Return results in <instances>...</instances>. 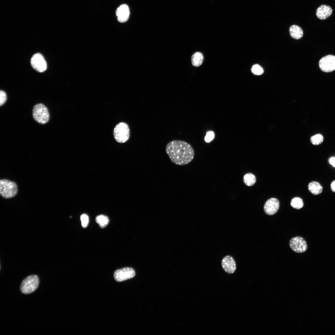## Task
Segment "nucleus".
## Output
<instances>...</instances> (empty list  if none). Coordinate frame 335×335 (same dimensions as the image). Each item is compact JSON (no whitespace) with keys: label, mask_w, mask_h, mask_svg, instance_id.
I'll list each match as a JSON object with an SVG mask.
<instances>
[{"label":"nucleus","mask_w":335,"mask_h":335,"mask_svg":"<svg viewBox=\"0 0 335 335\" xmlns=\"http://www.w3.org/2000/svg\"><path fill=\"white\" fill-rule=\"evenodd\" d=\"M166 151L171 161L178 165H183L190 163L193 159L194 151L187 142L174 140L169 142L166 146Z\"/></svg>","instance_id":"1"},{"label":"nucleus","mask_w":335,"mask_h":335,"mask_svg":"<svg viewBox=\"0 0 335 335\" xmlns=\"http://www.w3.org/2000/svg\"><path fill=\"white\" fill-rule=\"evenodd\" d=\"M18 192L16 184L6 179L0 181V193L1 196L6 199H9L15 197Z\"/></svg>","instance_id":"2"},{"label":"nucleus","mask_w":335,"mask_h":335,"mask_svg":"<svg viewBox=\"0 0 335 335\" xmlns=\"http://www.w3.org/2000/svg\"><path fill=\"white\" fill-rule=\"evenodd\" d=\"M39 284V279L38 276L31 275L26 278L22 281L20 289L23 293L29 294L34 291L38 288Z\"/></svg>","instance_id":"3"},{"label":"nucleus","mask_w":335,"mask_h":335,"mask_svg":"<svg viewBox=\"0 0 335 335\" xmlns=\"http://www.w3.org/2000/svg\"><path fill=\"white\" fill-rule=\"evenodd\" d=\"M33 116L34 119L42 124L47 123L49 119V114L47 107L42 104L35 105L33 109Z\"/></svg>","instance_id":"4"},{"label":"nucleus","mask_w":335,"mask_h":335,"mask_svg":"<svg viewBox=\"0 0 335 335\" xmlns=\"http://www.w3.org/2000/svg\"><path fill=\"white\" fill-rule=\"evenodd\" d=\"M114 134L118 142L120 143L126 142L130 137V129L128 125L125 123H119L114 128Z\"/></svg>","instance_id":"5"},{"label":"nucleus","mask_w":335,"mask_h":335,"mask_svg":"<svg viewBox=\"0 0 335 335\" xmlns=\"http://www.w3.org/2000/svg\"><path fill=\"white\" fill-rule=\"evenodd\" d=\"M319 66L321 70L325 72H331L335 70V56H326L320 60Z\"/></svg>","instance_id":"6"},{"label":"nucleus","mask_w":335,"mask_h":335,"mask_svg":"<svg viewBox=\"0 0 335 335\" xmlns=\"http://www.w3.org/2000/svg\"><path fill=\"white\" fill-rule=\"evenodd\" d=\"M289 246L294 252L297 253L304 252L307 249L306 241L300 236L292 238L289 241Z\"/></svg>","instance_id":"7"},{"label":"nucleus","mask_w":335,"mask_h":335,"mask_svg":"<svg viewBox=\"0 0 335 335\" xmlns=\"http://www.w3.org/2000/svg\"><path fill=\"white\" fill-rule=\"evenodd\" d=\"M114 275L116 281L120 282L133 278L135 275V272L133 268L127 267L117 270Z\"/></svg>","instance_id":"8"},{"label":"nucleus","mask_w":335,"mask_h":335,"mask_svg":"<svg viewBox=\"0 0 335 335\" xmlns=\"http://www.w3.org/2000/svg\"><path fill=\"white\" fill-rule=\"evenodd\" d=\"M31 64L33 68L39 72H43L47 68V64L44 58L39 53L33 55L31 59Z\"/></svg>","instance_id":"9"},{"label":"nucleus","mask_w":335,"mask_h":335,"mask_svg":"<svg viewBox=\"0 0 335 335\" xmlns=\"http://www.w3.org/2000/svg\"><path fill=\"white\" fill-rule=\"evenodd\" d=\"M279 207V203L276 198H271L268 199L265 203L264 210L265 213L269 215L275 214L278 211Z\"/></svg>","instance_id":"10"},{"label":"nucleus","mask_w":335,"mask_h":335,"mask_svg":"<svg viewBox=\"0 0 335 335\" xmlns=\"http://www.w3.org/2000/svg\"><path fill=\"white\" fill-rule=\"evenodd\" d=\"M221 265L224 270L231 274L234 273L236 269L235 261L231 256L227 255L224 257L221 261Z\"/></svg>","instance_id":"11"},{"label":"nucleus","mask_w":335,"mask_h":335,"mask_svg":"<svg viewBox=\"0 0 335 335\" xmlns=\"http://www.w3.org/2000/svg\"><path fill=\"white\" fill-rule=\"evenodd\" d=\"M116 14L119 22L121 23L126 22L129 18L130 15L128 6L126 4L121 5L117 8Z\"/></svg>","instance_id":"12"},{"label":"nucleus","mask_w":335,"mask_h":335,"mask_svg":"<svg viewBox=\"0 0 335 335\" xmlns=\"http://www.w3.org/2000/svg\"><path fill=\"white\" fill-rule=\"evenodd\" d=\"M332 9L329 6L322 5L317 9L316 14L318 18L324 20L328 17L332 13Z\"/></svg>","instance_id":"13"},{"label":"nucleus","mask_w":335,"mask_h":335,"mask_svg":"<svg viewBox=\"0 0 335 335\" xmlns=\"http://www.w3.org/2000/svg\"><path fill=\"white\" fill-rule=\"evenodd\" d=\"M289 32L290 36L296 39H300L303 35V31L302 28L296 25H293L290 26Z\"/></svg>","instance_id":"14"},{"label":"nucleus","mask_w":335,"mask_h":335,"mask_svg":"<svg viewBox=\"0 0 335 335\" xmlns=\"http://www.w3.org/2000/svg\"><path fill=\"white\" fill-rule=\"evenodd\" d=\"M309 191L313 194L317 195L320 194L323 190V187L319 182L313 181L309 183L308 185Z\"/></svg>","instance_id":"15"},{"label":"nucleus","mask_w":335,"mask_h":335,"mask_svg":"<svg viewBox=\"0 0 335 335\" xmlns=\"http://www.w3.org/2000/svg\"><path fill=\"white\" fill-rule=\"evenodd\" d=\"M203 55L200 52H196L192 56V64L195 67H198L201 65L203 63Z\"/></svg>","instance_id":"16"},{"label":"nucleus","mask_w":335,"mask_h":335,"mask_svg":"<svg viewBox=\"0 0 335 335\" xmlns=\"http://www.w3.org/2000/svg\"><path fill=\"white\" fill-rule=\"evenodd\" d=\"M243 180L245 185L249 186L253 185L256 181L255 176L251 173L245 174L243 176Z\"/></svg>","instance_id":"17"},{"label":"nucleus","mask_w":335,"mask_h":335,"mask_svg":"<svg viewBox=\"0 0 335 335\" xmlns=\"http://www.w3.org/2000/svg\"><path fill=\"white\" fill-rule=\"evenodd\" d=\"M96 221L101 228H104L106 226L109 221L108 217L103 215L97 216L96 218Z\"/></svg>","instance_id":"18"},{"label":"nucleus","mask_w":335,"mask_h":335,"mask_svg":"<svg viewBox=\"0 0 335 335\" xmlns=\"http://www.w3.org/2000/svg\"><path fill=\"white\" fill-rule=\"evenodd\" d=\"M291 205L294 208L299 209L302 208L304 203L302 200L299 197L293 198L291 202Z\"/></svg>","instance_id":"19"},{"label":"nucleus","mask_w":335,"mask_h":335,"mask_svg":"<svg viewBox=\"0 0 335 335\" xmlns=\"http://www.w3.org/2000/svg\"><path fill=\"white\" fill-rule=\"evenodd\" d=\"M323 136L320 134H318L312 136L310 139L311 143L314 145H318L323 141Z\"/></svg>","instance_id":"20"},{"label":"nucleus","mask_w":335,"mask_h":335,"mask_svg":"<svg viewBox=\"0 0 335 335\" xmlns=\"http://www.w3.org/2000/svg\"><path fill=\"white\" fill-rule=\"evenodd\" d=\"M251 71L254 75H259L263 73V68L258 64L253 65L251 68Z\"/></svg>","instance_id":"21"},{"label":"nucleus","mask_w":335,"mask_h":335,"mask_svg":"<svg viewBox=\"0 0 335 335\" xmlns=\"http://www.w3.org/2000/svg\"><path fill=\"white\" fill-rule=\"evenodd\" d=\"M80 219L82 227L83 228L86 227L89 222V218L88 216L85 214H83L81 215Z\"/></svg>","instance_id":"22"},{"label":"nucleus","mask_w":335,"mask_h":335,"mask_svg":"<svg viewBox=\"0 0 335 335\" xmlns=\"http://www.w3.org/2000/svg\"><path fill=\"white\" fill-rule=\"evenodd\" d=\"M214 137V133L213 131H209L206 133V136L205 137V141L207 143L211 141L213 139Z\"/></svg>","instance_id":"23"},{"label":"nucleus","mask_w":335,"mask_h":335,"mask_svg":"<svg viewBox=\"0 0 335 335\" xmlns=\"http://www.w3.org/2000/svg\"><path fill=\"white\" fill-rule=\"evenodd\" d=\"M7 97L6 93L2 90L0 91V105H3L7 100Z\"/></svg>","instance_id":"24"},{"label":"nucleus","mask_w":335,"mask_h":335,"mask_svg":"<svg viewBox=\"0 0 335 335\" xmlns=\"http://www.w3.org/2000/svg\"><path fill=\"white\" fill-rule=\"evenodd\" d=\"M329 162L331 165L335 167V157H333L330 158L329 159Z\"/></svg>","instance_id":"25"},{"label":"nucleus","mask_w":335,"mask_h":335,"mask_svg":"<svg viewBox=\"0 0 335 335\" xmlns=\"http://www.w3.org/2000/svg\"><path fill=\"white\" fill-rule=\"evenodd\" d=\"M331 188L332 191L335 192V181H333L331 183Z\"/></svg>","instance_id":"26"}]
</instances>
